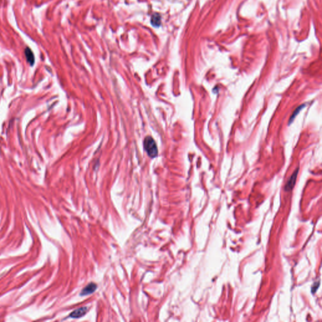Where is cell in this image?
I'll return each instance as SVG.
<instances>
[{
	"label": "cell",
	"instance_id": "obj_1",
	"mask_svg": "<svg viewBox=\"0 0 322 322\" xmlns=\"http://www.w3.org/2000/svg\"><path fill=\"white\" fill-rule=\"evenodd\" d=\"M143 147L148 155L152 158H154L158 154V149L156 143L154 139L150 136L145 138L143 141Z\"/></svg>",
	"mask_w": 322,
	"mask_h": 322
},
{
	"label": "cell",
	"instance_id": "obj_2",
	"mask_svg": "<svg viewBox=\"0 0 322 322\" xmlns=\"http://www.w3.org/2000/svg\"><path fill=\"white\" fill-rule=\"evenodd\" d=\"M298 172H299V168H297L296 171L294 172V173L292 174V175L291 176L289 179L288 180V183H286L285 186V188H284L286 191H289L291 190H292L293 188H294L296 181Z\"/></svg>",
	"mask_w": 322,
	"mask_h": 322
},
{
	"label": "cell",
	"instance_id": "obj_3",
	"mask_svg": "<svg viewBox=\"0 0 322 322\" xmlns=\"http://www.w3.org/2000/svg\"><path fill=\"white\" fill-rule=\"evenodd\" d=\"M87 311H88V308L86 307H82V308H78L72 311V312L70 314L69 317L72 318H81L82 316H84L87 313Z\"/></svg>",
	"mask_w": 322,
	"mask_h": 322
},
{
	"label": "cell",
	"instance_id": "obj_4",
	"mask_svg": "<svg viewBox=\"0 0 322 322\" xmlns=\"http://www.w3.org/2000/svg\"><path fill=\"white\" fill-rule=\"evenodd\" d=\"M97 289V285L95 283H90L87 285L81 292V296H86L95 292Z\"/></svg>",
	"mask_w": 322,
	"mask_h": 322
},
{
	"label": "cell",
	"instance_id": "obj_5",
	"mask_svg": "<svg viewBox=\"0 0 322 322\" xmlns=\"http://www.w3.org/2000/svg\"><path fill=\"white\" fill-rule=\"evenodd\" d=\"M25 54L26 56V59L27 61L29 62V64L31 66H33L35 62V57H34V55L32 52V51L29 48H27L25 50Z\"/></svg>",
	"mask_w": 322,
	"mask_h": 322
},
{
	"label": "cell",
	"instance_id": "obj_6",
	"mask_svg": "<svg viewBox=\"0 0 322 322\" xmlns=\"http://www.w3.org/2000/svg\"><path fill=\"white\" fill-rule=\"evenodd\" d=\"M151 23L153 26H159L161 24V16L159 15H153L151 18Z\"/></svg>",
	"mask_w": 322,
	"mask_h": 322
},
{
	"label": "cell",
	"instance_id": "obj_7",
	"mask_svg": "<svg viewBox=\"0 0 322 322\" xmlns=\"http://www.w3.org/2000/svg\"><path fill=\"white\" fill-rule=\"evenodd\" d=\"M305 107V105H301V106H299L298 108H297L295 110V111H294V113L292 114V116L291 117V118H290V120H289V124H291V122L293 121V120L295 118L296 116L298 115V113H299L301 110H302V109H303V108H304Z\"/></svg>",
	"mask_w": 322,
	"mask_h": 322
},
{
	"label": "cell",
	"instance_id": "obj_8",
	"mask_svg": "<svg viewBox=\"0 0 322 322\" xmlns=\"http://www.w3.org/2000/svg\"><path fill=\"white\" fill-rule=\"evenodd\" d=\"M319 285H320V283H316L314 284V285H313V287H312V290H311V291H312V292H313V293H315L316 290L318 289Z\"/></svg>",
	"mask_w": 322,
	"mask_h": 322
}]
</instances>
